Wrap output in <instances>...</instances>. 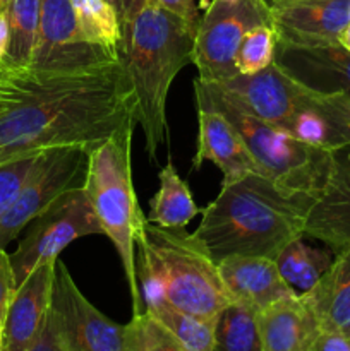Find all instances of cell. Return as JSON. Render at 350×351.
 I'll list each match as a JSON object with an SVG mask.
<instances>
[{"label": "cell", "mask_w": 350, "mask_h": 351, "mask_svg": "<svg viewBox=\"0 0 350 351\" xmlns=\"http://www.w3.org/2000/svg\"><path fill=\"white\" fill-rule=\"evenodd\" d=\"M122 58L69 72H0V165L55 147L91 151L134 119Z\"/></svg>", "instance_id": "1"}, {"label": "cell", "mask_w": 350, "mask_h": 351, "mask_svg": "<svg viewBox=\"0 0 350 351\" xmlns=\"http://www.w3.org/2000/svg\"><path fill=\"white\" fill-rule=\"evenodd\" d=\"M312 195L288 194L273 180L250 173L223 184L220 194L202 209L194 235L213 259L259 256L277 259L294 240L305 237Z\"/></svg>", "instance_id": "2"}, {"label": "cell", "mask_w": 350, "mask_h": 351, "mask_svg": "<svg viewBox=\"0 0 350 351\" xmlns=\"http://www.w3.org/2000/svg\"><path fill=\"white\" fill-rule=\"evenodd\" d=\"M120 23V55L136 96L134 119L154 163L167 139L168 91L178 72L192 62L198 26L150 0H124Z\"/></svg>", "instance_id": "3"}, {"label": "cell", "mask_w": 350, "mask_h": 351, "mask_svg": "<svg viewBox=\"0 0 350 351\" xmlns=\"http://www.w3.org/2000/svg\"><path fill=\"white\" fill-rule=\"evenodd\" d=\"M136 267L146 305L165 300L185 314L216 322L233 302L218 263L184 228H161L146 218L136 240Z\"/></svg>", "instance_id": "4"}, {"label": "cell", "mask_w": 350, "mask_h": 351, "mask_svg": "<svg viewBox=\"0 0 350 351\" xmlns=\"http://www.w3.org/2000/svg\"><path fill=\"white\" fill-rule=\"evenodd\" d=\"M136 119L117 129L108 139L88 153L84 191L102 225L112 240L132 298V315L143 312L136 267V240L146 221L132 182V137Z\"/></svg>", "instance_id": "5"}, {"label": "cell", "mask_w": 350, "mask_h": 351, "mask_svg": "<svg viewBox=\"0 0 350 351\" xmlns=\"http://www.w3.org/2000/svg\"><path fill=\"white\" fill-rule=\"evenodd\" d=\"M206 98L239 130L264 175L288 194L318 197L331 170L333 151L299 139L288 130L263 122L237 108L206 82L196 79Z\"/></svg>", "instance_id": "6"}, {"label": "cell", "mask_w": 350, "mask_h": 351, "mask_svg": "<svg viewBox=\"0 0 350 351\" xmlns=\"http://www.w3.org/2000/svg\"><path fill=\"white\" fill-rule=\"evenodd\" d=\"M271 24L266 0H211L196 31L192 64L199 81L220 84L239 74L235 55L247 31Z\"/></svg>", "instance_id": "7"}, {"label": "cell", "mask_w": 350, "mask_h": 351, "mask_svg": "<svg viewBox=\"0 0 350 351\" xmlns=\"http://www.w3.org/2000/svg\"><path fill=\"white\" fill-rule=\"evenodd\" d=\"M24 230L26 232L16 252L10 256L17 287L41 263L57 261L58 254L74 240L88 235H103L102 225L93 211L84 187L65 192Z\"/></svg>", "instance_id": "8"}, {"label": "cell", "mask_w": 350, "mask_h": 351, "mask_svg": "<svg viewBox=\"0 0 350 351\" xmlns=\"http://www.w3.org/2000/svg\"><path fill=\"white\" fill-rule=\"evenodd\" d=\"M82 147H55L43 151L30 178L5 215L0 218V249H5L36 216L47 211L60 195L82 187L88 168Z\"/></svg>", "instance_id": "9"}, {"label": "cell", "mask_w": 350, "mask_h": 351, "mask_svg": "<svg viewBox=\"0 0 350 351\" xmlns=\"http://www.w3.org/2000/svg\"><path fill=\"white\" fill-rule=\"evenodd\" d=\"M209 86L242 112L288 132L295 120L311 110L323 95L295 81L277 62L256 74H237L229 81Z\"/></svg>", "instance_id": "10"}, {"label": "cell", "mask_w": 350, "mask_h": 351, "mask_svg": "<svg viewBox=\"0 0 350 351\" xmlns=\"http://www.w3.org/2000/svg\"><path fill=\"white\" fill-rule=\"evenodd\" d=\"M50 308L67 351H132L129 326L117 324L102 314L60 261L55 267Z\"/></svg>", "instance_id": "11"}, {"label": "cell", "mask_w": 350, "mask_h": 351, "mask_svg": "<svg viewBox=\"0 0 350 351\" xmlns=\"http://www.w3.org/2000/svg\"><path fill=\"white\" fill-rule=\"evenodd\" d=\"M120 50L98 47L82 36L71 0H41L40 27L31 71L69 72L120 60Z\"/></svg>", "instance_id": "12"}, {"label": "cell", "mask_w": 350, "mask_h": 351, "mask_svg": "<svg viewBox=\"0 0 350 351\" xmlns=\"http://www.w3.org/2000/svg\"><path fill=\"white\" fill-rule=\"evenodd\" d=\"M194 93L199 123L198 147L192 161L194 170H198L205 161H211L222 170V185L232 184L250 173L266 177L239 130L211 105L198 86H194Z\"/></svg>", "instance_id": "13"}, {"label": "cell", "mask_w": 350, "mask_h": 351, "mask_svg": "<svg viewBox=\"0 0 350 351\" xmlns=\"http://www.w3.org/2000/svg\"><path fill=\"white\" fill-rule=\"evenodd\" d=\"M270 12L278 43H333L350 24V0H271Z\"/></svg>", "instance_id": "14"}, {"label": "cell", "mask_w": 350, "mask_h": 351, "mask_svg": "<svg viewBox=\"0 0 350 351\" xmlns=\"http://www.w3.org/2000/svg\"><path fill=\"white\" fill-rule=\"evenodd\" d=\"M275 62L312 91L350 98V51L340 41L318 45H277Z\"/></svg>", "instance_id": "15"}, {"label": "cell", "mask_w": 350, "mask_h": 351, "mask_svg": "<svg viewBox=\"0 0 350 351\" xmlns=\"http://www.w3.org/2000/svg\"><path fill=\"white\" fill-rule=\"evenodd\" d=\"M305 237L335 254L350 245V144L333 149L331 170L307 215Z\"/></svg>", "instance_id": "16"}, {"label": "cell", "mask_w": 350, "mask_h": 351, "mask_svg": "<svg viewBox=\"0 0 350 351\" xmlns=\"http://www.w3.org/2000/svg\"><path fill=\"white\" fill-rule=\"evenodd\" d=\"M57 261L41 263L17 287L3 322L2 351H30L36 341L50 311Z\"/></svg>", "instance_id": "17"}, {"label": "cell", "mask_w": 350, "mask_h": 351, "mask_svg": "<svg viewBox=\"0 0 350 351\" xmlns=\"http://www.w3.org/2000/svg\"><path fill=\"white\" fill-rule=\"evenodd\" d=\"M263 351H318L321 328L301 295L281 298L257 312Z\"/></svg>", "instance_id": "18"}, {"label": "cell", "mask_w": 350, "mask_h": 351, "mask_svg": "<svg viewBox=\"0 0 350 351\" xmlns=\"http://www.w3.org/2000/svg\"><path fill=\"white\" fill-rule=\"evenodd\" d=\"M218 267L233 302H242L256 312L281 298L297 295L285 283L270 257L230 256L218 261Z\"/></svg>", "instance_id": "19"}, {"label": "cell", "mask_w": 350, "mask_h": 351, "mask_svg": "<svg viewBox=\"0 0 350 351\" xmlns=\"http://www.w3.org/2000/svg\"><path fill=\"white\" fill-rule=\"evenodd\" d=\"M301 297L314 312L321 332L345 331L350 324V245L335 254L329 269Z\"/></svg>", "instance_id": "20"}, {"label": "cell", "mask_w": 350, "mask_h": 351, "mask_svg": "<svg viewBox=\"0 0 350 351\" xmlns=\"http://www.w3.org/2000/svg\"><path fill=\"white\" fill-rule=\"evenodd\" d=\"M158 180L160 185L150 201L148 221L161 228H185L201 213L187 184L178 177L172 163L161 168Z\"/></svg>", "instance_id": "21"}, {"label": "cell", "mask_w": 350, "mask_h": 351, "mask_svg": "<svg viewBox=\"0 0 350 351\" xmlns=\"http://www.w3.org/2000/svg\"><path fill=\"white\" fill-rule=\"evenodd\" d=\"M335 252L329 247L309 245L302 239L288 243L277 256L275 264L285 283L297 295H304L329 269Z\"/></svg>", "instance_id": "22"}, {"label": "cell", "mask_w": 350, "mask_h": 351, "mask_svg": "<svg viewBox=\"0 0 350 351\" xmlns=\"http://www.w3.org/2000/svg\"><path fill=\"white\" fill-rule=\"evenodd\" d=\"M9 17V50L0 72L27 69L36 47L41 0H10L5 9Z\"/></svg>", "instance_id": "23"}, {"label": "cell", "mask_w": 350, "mask_h": 351, "mask_svg": "<svg viewBox=\"0 0 350 351\" xmlns=\"http://www.w3.org/2000/svg\"><path fill=\"white\" fill-rule=\"evenodd\" d=\"M213 351H263L257 312L242 302L226 305L216 319Z\"/></svg>", "instance_id": "24"}, {"label": "cell", "mask_w": 350, "mask_h": 351, "mask_svg": "<svg viewBox=\"0 0 350 351\" xmlns=\"http://www.w3.org/2000/svg\"><path fill=\"white\" fill-rule=\"evenodd\" d=\"M71 3L86 41L110 50H120L122 23L115 7L106 0H71Z\"/></svg>", "instance_id": "25"}, {"label": "cell", "mask_w": 350, "mask_h": 351, "mask_svg": "<svg viewBox=\"0 0 350 351\" xmlns=\"http://www.w3.org/2000/svg\"><path fill=\"white\" fill-rule=\"evenodd\" d=\"M144 311H148L154 319H158L187 350L213 351L216 322L185 314L165 300L148 304Z\"/></svg>", "instance_id": "26"}, {"label": "cell", "mask_w": 350, "mask_h": 351, "mask_svg": "<svg viewBox=\"0 0 350 351\" xmlns=\"http://www.w3.org/2000/svg\"><path fill=\"white\" fill-rule=\"evenodd\" d=\"M277 45L278 38L271 24H261L247 31L235 55L239 74H256L273 64Z\"/></svg>", "instance_id": "27"}, {"label": "cell", "mask_w": 350, "mask_h": 351, "mask_svg": "<svg viewBox=\"0 0 350 351\" xmlns=\"http://www.w3.org/2000/svg\"><path fill=\"white\" fill-rule=\"evenodd\" d=\"M127 326L132 351H191L148 311L134 314Z\"/></svg>", "instance_id": "28"}, {"label": "cell", "mask_w": 350, "mask_h": 351, "mask_svg": "<svg viewBox=\"0 0 350 351\" xmlns=\"http://www.w3.org/2000/svg\"><path fill=\"white\" fill-rule=\"evenodd\" d=\"M41 154H43V151L26 154V156L16 158V160L0 165V218L5 215L7 209L16 201Z\"/></svg>", "instance_id": "29"}, {"label": "cell", "mask_w": 350, "mask_h": 351, "mask_svg": "<svg viewBox=\"0 0 350 351\" xmlns=\"http://www.w3.org/2000/svg\"><path fill=\"white\" fill-rule=\"evenodd\" d=\"M16 290L17 281L16 274H14L12 261H10V256L5 252V249H0V326L2 328Z\"/></svg>", "instance_id": "30"}, {"label": "cell", "mask_w": 350, "mask_h": 351, "mask_svg": "<svg viewBox=\"0 0 350 351\" xmlns=\"http://www.w3.org/2000/svg\"><path fill=\"white\" fill-rule=\"evenodd\" d=\"M30 351H67L62 343L60 335H58L57 322L51 314V308L48 311L47 321H45L43 328H41L40 335H38L36 341L33 343Z\"/></svg>", "instance_id": "31"}, {"label": "cell", "mask_w": 350, "mask_h": 351, "mask_svg": "<svg viewBox=\"0 0 350 351\" xmlns=\"http://www.w3.org/2000/svg\"><path fill=\"white\" fill-rule=\"evenodd\" d=\"M150 2L161 7V9L168 10V12L175 14V16L187 21V23L199 26V17L194 5V0H150Z\"/></svg>", "instance_id": "32"}, {"label": "cell", "mask_w": 350, "mask_h": 351, "mask_svg": "<svg viewBox=\"0 0 350 351\" xmlns=\"http://www.w3.org/2000/svg\"><path fill=\"white\" fill-rule=\"evenodd\" d=\"M318 351H350V341L343 331H325L319 338Z\"/></svg>", "instance_id": "33"}, {"label": "cell", "mask_w": 350, "mask_h": 351, "mask_svg": "<svg viewBox=\"0 0 350 351\" xmlns=\"http://www.w3.org/2000/svg\"><path fill=\"white\" fill-rule=\"evenodd\" d=\"M9 17L7 12H0V67H2L3 60H5L7 50H9Z\"/></svg>", "instance_id": "34"}, {"label": "cell", "mask_w": 350, "mask_h": 351, "mask_svg": "<svg viewBox=\"0 0 350 351\" xmlns=\"http://www.w3.org/2000/svg\"><path fill=\"white\" fill-rule=\"evenodd\" d=\"M106 2L110 3V5H113L117 9V12L122 16V10H124V0H106Z\"/></svg>", "instance_id": "35"}, {"label": "cell", "mask_w": 350, "mask_h": 351, "mask_svg": "<svg viewBox=\"0 0 350 351\" xmlns=\"http://www.w3.org/2000/svg\"><path fill=\"white\" fill-rule=\"evenodd\" d=\"M9 2H10V0H0V12H3V10L7 9Z\"/></svg>", "instance_id": "36"}, {"label": "cell", "mask_w": 350, "mask_h": 351, "mask_svg": "<svg viewBox=\"0 0 350 351\" xmlns=\"http://www.w3.org/2000/svg\"><path fill=\"white\" fill-rule=\"evenodd\" d=\"M2 345H3V328L0 326V351H2Z\"/></svg>", "instance_id": "37"}, {"label": "cell", "mask_w": 350, "mask_h": 351, "mask_svg": "<svg viewBox=\"0 0 350 351\" xmlns=\"http://www.w3.org/2000/svg\"><path fill=\"white\" fill-rule=\"evenodd\" d=\"M343 332H345V336H347V338H349V341H350V324L347 326V329Z\"/></svg>", "instance_id": "38"}, {"label": "cell", "mask_w": 350, "mask_h": 351, "mask_svg": "<svg viewBox=\"0 0 350 351\" xmlns=\"http://www.w3.org/2000/svg\"><path fill=\"white\" fill-rule=\"evenodd\" d=\"M229 2H233V0H229Z\"/></svg>", "instance_id": "39"}]
</instances>
